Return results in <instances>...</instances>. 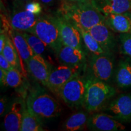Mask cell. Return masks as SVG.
<instances>
[{
  "label": "cell",
  "mask_w": 131,
  "mask_h": 131,
  "mask_svg": "<svg viewBox=\"0 0 131 131\" xmlns=\"http://www.w3.org/2000/svg\"><path fill=\"white\" fill-rule=\"evenodd\" d=\"M88 119L89 117L86 112L83 111L76 112L65 121L63 125V129L68 131L83 130L88 126Z\"/></svg>",
  "instance_id": "obj_20"
},
{
  "label": "cell",
  "mask_w": 131,
  "mask_h": 131,
  "mask_svg": "<svg viewBox=\"0 0 131 131\" xmlns=\"http://www.w3.org/2000/svg\"><path fill=\"white\" fill-rule=\"evenodd\" d=\"M29 33L39 37L56 54L62 45L60 32L54 16L41 15Z\"/></svg>",
  "instance_id": "obj_4"
},
{
  "label": "cell",
  "mask_w": 131,
  "mask_h": 131,
  "mask_svg": "<svg viewBox=\"0 0 131 131\" xmlns=\"http://www.w3.org/2000/svg\"><path fill=\"white\" fill-rule=\"evenodd\" d=\"M40 1L38 0H35V1H32L30 2L26 3L24 5V8L26 10L29 11L32 14H34L38 15H40L42 12V6Z\"/></svg>",
  "instance_id": "obj_27"
},
{
  "label": "cell",
  "mask_w": 131,
  "mask_h": 131,
  "mask_svg": "<svg viewBox=\"0 0 131 131\" xmlns=\"http://www.w3.org/2000/svg\"><path fill=\"white\" fill-rule=\"evenodd\" d=\"M32 1H35V0H14V3H13V7H24V5L26 3L30 2Z\"/></svg>",
  "instance_id": "obj_31"
},
{
  "label": "cell",
  "mask_w": 131,
  "mask_h": 131,
  "mask_svg": "<svg viewBox=\"0 0 131 131\" xmlns=\"http://www.w3.org/2000/svg\"><path fill=\"white\" fill-rule=\"evenodd\" d=\"M130 34H131V32H130Z\"/></svg>",
  "instance_id": "obj_35"
},
{
  "label": "cell",
  "mask_w": 131,
  "mask_h": 131,
  "mask_svg": "<svg viewBox=\"0 0 131 131\" xmlns=\"http://www.w3.org/2000/svg\"><path fill=\"white\" fill-rule=\"evenodd\" d=\"M88 30L104 51L108 53H113L117 45V41L113 31L104 22L96 24Z\"/></svg>",
  "instance_id": "obj_15"
},
{
  "label": "cell",
  "mask_w": 131,
  "mask_h": 131,
  "mask_svg": "<svg viewBox=\"0 0 131 131\" xmlns=\"http://www.w3.org/2000/svg\"><path fill=\"white\" fill-rule=\"evenodd\" d=\"M0 53H2L4 55L5 58L7 59L12 67L18 69L21 72L20 59H19L17 50H16L10 38L7 35L4 49H3L2 52Z\"/></svg>",
  "instance_id": "obj_22"
},
{
  "label": "cell",
  "mask_w": 131,
  "mask_h": 131,
  "mask_svg": "<svg viewBox=\"0 0 131 131\" xmlns=\"http://www.w3.org/2000/svg\"><path fill=\"white\" fill-rule=\"evenodd\" d=\"M77 27L79 29L80 32L81 33L83 41L84 42L85 46L91 53L96 54V55L110 54L104 51V49L101 47L100 44L96 41V40L88 30L81 28V27Z\"/></svg>",
  "instance_id": "obj_23"
},
{
  "label": "cell",
  "mask_w": 131,
  "mask_h": 131,
  "mask_svg": "<svg viewBox=\"0 0 131 131\" xmlns=\"http://www.w3.org/2000/svg\"><path fill=\"white\" fill-rule=\"evenodd\" d=\"M104 23L114 32L120 34L130 33L131 12L105 14Z\"/></svg>",
  "instance_id": "obj_18"
},
{
  "label": "cell",
  "mask_w": 131,
  "mask_h": 131,
  "mask_svg": "<svg viewBox=\"0 0 131 131\" xmlns=\"http://www.w3.org/2000/svg\"><path fill=\"white\" fill-rule=\"evenodd\" d=\"M40 1L42 6H45V7H49V6H51L55 3L56 0H38Z\"/></svg>",
  "instance_id": "obj_33"
},
{
  "label": "cell",
  "mask_w": 131,
  "mask_h": 131,
  "mask_svg": "<svg viewBox=\"0 0 131 131\" xmlns=\"http://www.w3.org/2000/svg\"><path fill=\"white\" fill-rule=\"evenodd\" d=\"M26 103L21 98H16L10 104L7 112L5 114L3 127L5 130H20L21 124Z\"/></svg>",
  "instance_id": "obj_12"
},
{
  "label": "cell",
  "mask_w": 131,
  "mask_h": 131,
  "mask_svg": "<svg viewBox=\"0 0 131 131\" xmlns=\"http://www.w3.org/2000/svg\"><path fill=\"white\" fill-rule=\"evenodd\" d=\"M26 104L29 112L41 122L58 117L61 110L58 101L40 86L30 90Z\"/></svg>",
  "instance_id": "obj_2"
},
{
  "label": "cell",
  "mask_w": 131,
  "mask_h": 131,
  "mask_svg": "<svg viewBox=\"0 0 131 131\" xmlns=\"http://www.w3.org/2000/svg\"><path fill=\"white\" fill-rule=\"evenodd\" d=\"M7 71L0 68V83L3 86H6V78Z\"/></svg>",
  "instance_id": "obj_32"
},
{
  "label": "cell",
  "mask_w": 131,
  "mask_h": 131,
  "mask_svg": "<svg viewBox=\"0 0 131 131\" xmlns=\"http://www.w3.org/2000/svg\"><path fill=\"white\" fill-rule=\"evenodd\" d=\"M66 1H70V2H82V1H86L88 0H66Z\"/></svg>",
  "instance_id": "obj_34"
},
{
  "label": "cell",
  "mask_w": 131,
  "mask_h": 131,
  "mask_svg": "<svg viewBox=\"0 0 131 131\" xmlns=\"http://www.w3.org/2000/svg\"><path fill=\"white\" fill-rule=\"evenodd\" d=\"M114 66L112 54L92 53L88 63L89 72L88 77L108 83L113 76Z\"/></svg>",
  "instance_id": "obj_7"
},
{
  "label": "cell",
  "mask_w": 131,
  "mask_h": 131,
  "mask_svg": "<svg viewBox=\"0 0 131 131\" xmlns=\"http://www.w3.org/2000/svg\"><path fill=\"white\" fill-rule=\"evenodd\" d=\"M81 68L61 64L52 69L47 81V88L58 95L59 91L67 82L79 75Z\"/></svg>",
  "instance_id": "obj_9"
},
{
  "label": "cell",
  "mask_w": 131,
  "mask_h": 131,
  "mask_svg": "<svg viewBox=\"0 0 131 131\" xmlns=\"http://www.w3.org/2000/svg\"><path fill=\"white\" fill-rule=\"evenodd\" d=\"M11 68H12V66L8 61V60L5 58L2 53H0V68L7 71Z\"/></svg>",
  "instance_id": "obj_29"
},
{
  "label": "cell",
  "mask_w": 131,
  "mask_h": 131,
  "mask_svg": "<svg viewBox=\"0 0 131 131\" xmlns=\"http://www.w3.org/2000/svg\"><path fill=\"white\" fill-rule=\"evenodd\" d=\"M83 106L89 112H95L104 107L107 101L117 93L114 87L107 82L88 77Z\"/></svg>",
  "instance_id": "obj_3"
},
{
  "label": "cell",
  "mask_w": 131,
  "mask_h": 131,
  "mask_svg": "<svg viewBox=\"0 0 131 131\" xmlns=\"http://www.w3.org/2000/svg\"><path fill=\"white\" fill-rule=\"evenodd\" d=\"M52 69L43 57L36 54L30 59L27 65V70L32 77L46 87Z\"/></svg>",
  "instance_id": "obj_14"
},
{
  "label": "cell",
  "mask_w": 131,
  "mask_h": 131,
  "mask_svg": "<svg viewBox=\"0 0 131 131\" xmlns=\"http://www.w3.org/2000/svg\"><path fill=\"white\" fill-rule=\"evenodd\" d=\"M1 29L4 30L6 34L10 38L15 46L20 59L21 72L24 77H26L27 63L35 54L29 46L28 42L23 35V33L15 30L12 27L10 21H6L3 23Z\"/></svg>",
  "instance_id": "obj_6"
},
{
  "label": "cell",
  "mask_w": 131,
  "mask_h": 131,
  "mask_svg": "<svg viewBox=\"0 0 131 131\" xmlns=\"http://www.w3.org/2000/svg\"><path fill=\"white\" fill-rule=\"evenodd\" d=\"M87 127L89 130L95 131H118L126 129L119 121L111 115L104 113H97L90 116Z\"/></svg>",
  "instance_id": "obj_11"
},
{
  "label": "cell",
  "mask_w": 131,
  "mask_h": 131,
  "mask_svg": "<svg viewBox=\"0 0 131 131\" xmlns=\"http://www.w3.org/2000/svg\"><path fill=\"white\" fill-rule=\"evenodd\" d=\"M23 75L18 69L11 68L6 73V86L17 88L23 83Z\"/></svg>",
  "instance_id": "obj_25"
},
{
  "label": "cell",
  "mask_w": 131,
  "mask_h": 131,
  "mask_svg": "<svg viewBox=\"0 0 131 131\" xmlns=\"http://www.w3.org/2000/svg\"><path fill=\"white\" fill-rule=\"evenodd\" d=\"M61 64L73 68H81L86 62V57L83 50L62 44L56 53Z\"/></svg>",
  "instance_id": "obj_16"
},
{
  "label": "cell",
  "mask_w": 131,
  "mask_h": 131,
  "mask_svg": "<svg viewBox=\"0 0 131 131\" xmlns=\"http://www.w3.org/2000/svg\"><path fill=\"white\" fill-rule=\"evenodd\" d=\"M86 92V80L76 75L62 87L58 96L64 103L72 109L83 106Z\"/></svg>",
  "instance_id": "obj_5"
},
{
  "label": "cell",
  "mask_w": 131,
  "mask_h": 131,
  "mask_svg": "<svg viewBox=\"0 0 131 131\" xmlns=\"http://www.w3.org/2000/svg\"><path fill=\"white\" fill-rule=\"evenodd\" d=\"M6 38H7V34L4 32V30L1 29V32H0V53L3 51V49L6 44Z\"/></svg>",
  "instance_id": "obj_30"
},
{
  "label": "cell",
  "mask_w": 131,
  "mask_h": 131,
  "mask_svg": "<svg viewBox=\"0 0 131 131\" xmlns=\"http://www.w3.org/2000/svg\"><path fill=\"white\" fill-rule=\"evenodd\" d=\"M40 15L32 14L26 10L24 7H13L10 19L15 30L22 32H29L37 23Z\"/></svg>",
  "instance_id": "obj_13"
},
{
  "label": "cell",
  "mask_w": 131,
  "mask_h": 131,
  "mask_svg": "<svg viewBox=\"0 0 131 131\" xmlns=\"http://www.w3.org/2000/svg\"><path fill=\"white\" fill-rule=\"evenodd\" d=\"M92 1L104 15L131 12V0H92Z\"/></svg>",
  "instance_id": "obj_17"
},
{
  "label": "cell",
  "mask_w": 131,
  "mask_h": 131,
  "mask_svg": "<svg viewBox=\"0 0 131 131\" xmlns=\"http://www.w3.org/2000/svg\"><path fill=\"white\" fill-rule=\"evenodd\" d=\"M115 80L119 88H131V58L123 59L119 62L115 74Z\"/></svg>",
  "instance_id": "obj_19"
},
{
  "label": "cell",
  "mask_w": 131,
  "mask_h": 131,
  "mask_svg": "<svg viewBox=\"0 0 131 131\" xmlns=\"http://www.w3.org/2000/svg\"><path fill=\"white\" fill-rule=\"evenodd\" d=\"M22 33L34 54L42 56L45 53L46 47L48 46L37 36L29 32H23Z\"/></svg>",
  "instance_id": "obj_24"
},
{
  "label": "cell",
  "mask_w": 131,
  "mask_h": 131,
  "mask_svg": "<svg viewBox=\"0 0 131 131\" xmlns=\"http://www.w3.org/2000/svg\"><path fill=\"white\" fill-rule=\"evenodd\" d=\"M121 50L124 55L131 58V34L125 33L119 35Z\"/></svg>",
  "instance_id": "obj_26"
},
{
  "label": "cell",
  "mask_w": 131,
  "mask_h": 131,
  "mask_svg": "<svg viewBox=\"0 0 131 131\" xmlns=\"http://www.w3.org/2000/svg\"><path fill=\"white\" fill-rule=\"evenodd\" d=\"M58 13L75 26L86 30L104 22V15L95 6L92 0L82 2L63 0Z\"/></svg>",
  "instance_id": "obj_1"
},
{
  "label": "cell",
  "mask_w": 131,
  "mask_h": 131,
  "mask_svg": "<svg viewBox=\"0 0 131 131\" xmlns=\"http://www.w3.org/2000/svg\"><path fill=\"white\" fill-rule=\"evenodd\" d=\"M105 111L122 122L131 121V94H122L111 101Z\"/></svg>",
  "instance_id": "obj_10"
},
{
  "label": "cell",
  "mask_w": 131,
  "mask_h": 131,
  "mask_svg": "<svg viewBox=\"0 0 131 131\" xmlns=\"http://www.w3.org/2000/svg\"><path fill=\"white\" fill-rule=\"evenodd\" d=\"M21 131L45 130L42 126V122L31 114L26 107L24 108L21 124Z\"/></svg>",
  "instance_id": "obj_21"
},
{
  "label": "cell",
  "mask_w": 131,
  "mask_h": 131,
  "mask_svg": "<svg viewBox=\"0 0 131 131\" xmlns=\"http://www.w3.org/2000/svg\"><path fill=\"white\" fill-rule=\"evenodd\" d=\"M10 104V103L9 102V98L7 96H1V100H0V115L1 117L4 116L6 114L7 109H9Z\"/></svg>",
  "instance_id": "obj_28"
},
{
  "label": "cell",
  "mask_w": 131,
  "mask_h": 131,
  "mask_svg": "<svg viewBox=\"0 0 131 131\" xmlns=\"http://www.w3.org/2000/svg\"><path fill=\"white\" fill-rule=\"evenodd\" d=\"M54 18L58 26L62 44L83 50V39L79 29L60 13H57Z\"/></svg>",
  "instance_id": "obj_8"
}]
</instances>
